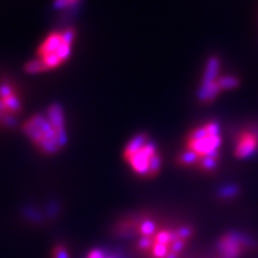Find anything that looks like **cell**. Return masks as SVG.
<instances>
[{
	"label": "cell",
	"mask_w": 258,
	"mask_h": 258,
	"mask_svg": "<svg viewBox=\"0 0 258 258\" xmlns=\"http://www.w3.org/2000/svg\"><path fill=\"white\" fill-rule=\"evenodd\" d=\"M114 233L131 241L134 252L141 258H182L194 239L195 228L188 222L137 212L116 221Z\"/></svg>",
	"instance_id": "obj_1"
},
{
	"label": "cell",
	"mask_w": 258,
	"mask_h": 258,
	"mask_svg": "<svg viewBox=\"0 0 258 258\" xmlns=\"http://www.w3.org/2000/svg\"><path fill=\"white\" fill-rule=\"evenodd\" d=\"M221 127L217 121H206L190 129L185 135L177 164L184 169L212 173L220 163Z\"/></svg>",
	"instance_id": "obj_2"
},
{
	"label": "cell",
	"mask_w": 258,
	"mask_h": 258,
	"mask_svg": "<svg viewBox=\"0 0 258 258\" xmlns=\"http://www.w3.org/2000/svg\"><path fill=\"white\" fill-rule=\"evenodd\" d=\"M22 132L38 152L54 156L69 141L67 118L62 106L51 104L43 111L31 115L22 123Z\"/></svg>",
	"instance_id": "obj_3"
},
{
	"label": "cell",
	"mask_w": 258,
	"mask_h": 258,
	"mask_svg": "<svg viewBox=\"0 0 258 258\" xmlns=\"http://www.w3.org/2000/svg\"><path fill=\"white\" fill-rule=\"evenodd\" d=\"M77 30L72 27L50 31L38 44L35 56L25 63L29 74H42L62 67L72 56Z\"/></svg>",
	"instance_id": "obj_4"
},
{
	"label": "cell",
	"mask_w": 258,
	"mask_h": 258,
	"mask_svg": "<svg viewBox=\"0 0 258 258\" xmlns=\"http://www.w3.org/2000/svg\"><path fill=\"white\" fill-rule=\"evenodd\" d=\"M122 157L129 170L140 179H153L163 167V157L154 140L147 133H138L125 144Z\"/></svg>",
	"instance_id": "obj_5"
},
{
	"label": "cell",
	"mask_w": 258,
	"mask_h": 258,
	"mask_svg": "<svg viewBox=\"0 0 258 258\" xmlns=\"http://www.w3.org/2000/svg\"><path fill=\"white\" fill-rule=\"evenodd\" d=\"M238 86L239 79L233 74L222 72L220 59L218 56H211L202 72L198 98L202 104H209L214 102L222 92L231 91Z\"/></svg>",
	"instance_id": "obj_6"
},
{
	"label": "cell",
	"mask_w": 258,
	"mask_h": 258,
	"mask_svg": "<svg viewBox=\"0 0 258 258\" xmlns=\"http://www.w3.org/2000/svg\"><path fill=\"white\" fill-rule=\"evenodd\" d=\"M258 250V241L243 231H228L215 241L208 258H249Z\"/></svg>",
	"instance_id": "obj_7"
},
{
	"label": "cell",
	"mask_w": 258,
	"mask_h": 258,
	"mask_svg": "<svg viewBox=\"0 0 258 258\" xmlns=\"http://www.w3.org/2000/svg\"><path fill=\"white\" fill-rule=\"evenodd\" d=\"M23 95L18 84L9 77L0 78V128L10 129L23 114Z\"/></svg>",
	"instance_id": "obj_8"
},
{
	"label": "cell",
	"mask_w": 258,
	"mask_h": 258,
	"mask_svg": "<svg viewBox=\"0 0 258 258\" xmlns=\"http://www.w3.org/2000/svg\"><path fill=\"white\" fill-rule=\"evenodd\" d=\"M258 153V124H246L235 132L233 154L238 159H249Z\"/></svg>",
	"instance_id": "obj_9"
},
{
	"label": "cell",
	"mask_w": 258,
	"mask_h": 258,
	"mask_svg": "<svg viewBox=\"0 0 258 258\" xmlns=\"http://www.w3.org/2000/svg\"><path fill=\"white\" fill-rule=\"evenodd\" d=\"M82 0H54V6L59 11H69L76 9Z\"/></svg>",
	"instance_id": "obj_10"
},
{
	"label": "cell",
	"mask_w": 258,
	"mask_h": 258,
	"mask_svg": "<svg viewBox=\"0 0 258 258\" xmlns=\"http://www.w3.org/2000/svg\"><path fill=\"white\" fill-rule=\"evenodd\" d=\"M51 258H71L70 250L67 249L66 245L56 244L55 246L51 249Z\"/></svg>",
	"instance_id": "obj_11"
},
{
	"label": "cell",
	"mask_w": 258,
	"mask_h": 258,
	"mask_svg": "<svg viewBox=\"0 0 258 258\" xmlns=\"http://www.w3.org/2000/svg\"><path fill=\"white\" fill-rule=\"evenodd\" d=\"M85 258H117L115 254H111L108 251L103 250V249H92L90 250L88 254H86Z\"/></svg>",
	"instance_id": "obj_12"
},
{
	"label": "cell",
	"mask_w": 258,
	"mask_h": 258,
	"mask_svg": "<svg viewBox=\"0 0 258 258\" xmlns=\"http://www.w3.org/2000/svg\"><path fill=\"white\" fill-rule=\"evenodd\" d=\"M237 194H238L237 188H234V186H228V188L221 190V191H220V198L224 199V200H228V199L234 198V196L237 195Z\"/></svg>",
	"instance_id": "obj_13"
}]
</instances>
